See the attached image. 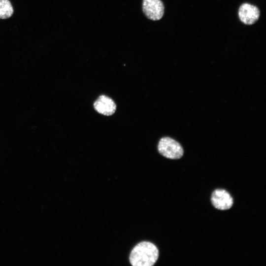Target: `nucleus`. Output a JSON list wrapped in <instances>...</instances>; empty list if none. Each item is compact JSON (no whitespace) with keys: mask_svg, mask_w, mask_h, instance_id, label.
<instances>
[{"mask_svg":"<svg viewBox=\"0 0 266 266\" xmlns=\"http://www.w3.org/2000/svg\"><path fill=\"white\" fill-rule=\"evenodd\" d=\"M159 250L153 243L142 241L132 249L129 260L133 266H152L157 261Z\"/></svg>","mask_w":266,"mask_h":266,"instance_id":"nucleus-1","label":"nucleus"},{"mask_svg":"<svg viewBox=\"0 0 266 266\" xmlns=\"http://www.w3.org/2000/svg\"><path fill=\"white\" fill-rule=\"evenodd\" d=\"M158 150L162 155L170 159H179L183 154L181 145L169 137H164L160 140Z\"/></svg>","mask_w":266,"mask_h":266,"instance_id":"nucleus-2","label":"nucleus"},{"mask_svg":"<svg viewBox=\"0 0 266 266\" xmlns=\"http://www.w3.org/2000/svg\"><path fill=\"white\" fill-rule=\"evenodd\" d=\"M142 9L147 18L158 21L163 17L165 7L161 0H143Z\"/></svg>","mask_w":266,"mask_h":266,"instance_id":"nucleus-3","label":"nucleus"},{"mask_svg":"<svg viewBox=\"0 0 266 266\" xmlns=\"http://www.w3.org/2000/svg\"><path fill=\"white\" fill-rule=\"evenodd\" d=\"M211 201L216 208L225 210L231 208L233 199L231 195L224 189H216L212 193Z\"/></svg>","mask_w":266,"mask_h":266,"instance_id":"nucleus-4","label":"nucleus"},{"mask_svg":"<svg viewBox=\"0 0 266 266\" xmlns=\"http://www.w3.org/2000/svg\"><path fill=\"white\" fill-rule=\"evenodd\" d=\"M260 14L257 7L247 3L242 4L238 11L240 21L246 25L254 24L258 20Z\"/></svg>","mask_w":266,"mask_h":266,"instance_id":"nucleus-5","label":"nucleus"},{"mask_svg":"<svg viewBox=\"0 0 266 266\" xmlns=\"http://www.w3.org/2000/svg\"><path fill=\"white\" fill-rule=\"evenodd\" d=\"M95 109L99 113L105 116L112 115L115 111L116 105L110 98L105 96H100L94 103Z\"/></svg>","mask_w":266,"mask_h":266,"instance_id":"nucleus-6","label":"nucleus"},{"mask_svg":"<svg viewBox=\"0 0 266 266\" xmlns=\"http://www.w3.org/2000/svg\"><path fill=\"white\" fill-rule=\"evenodd\" d=\"M13 13L12 5L9 0H0V19L10 18Z\"/></svg>","mask_w":266,"mask_h":266,"instance_id":"nucleus-7","label":"nucleus"}]
</instances>
